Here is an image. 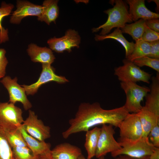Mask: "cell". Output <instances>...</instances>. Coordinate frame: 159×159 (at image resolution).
I'll return each mask as SVG.
<instances>
[{"mask_svg": "<svg viewBox=\"0 0 159 159\" xmlns=\"http://www.w3.org/2000/svg\"><path fill=\"white\" fill-rule=\"evenodd\" d=\"M110 159H138L134 158L125 155H120Z\"/></svg>", "mask_w": 159, "mask_h": 159, "instance_id": "8d00e7d4", "label": "cell"}, {"mask_svg": "<svg viewBox=\"0 0 159 159\" xmlns=\"http://www.w3.org/2000/svg\"><path fill=\"white\" fill-rule=\"evenodd\" d=\"M14 159H37L35 155L28 147L17 146L12 148Z\"/></svg>", "mask_w": 159, "mask_h": 159, "instance_id": "f1b7e54d", "label": "cell"}, {"mask_svg": "<svg viewBox=\"0 0 159 159\" xmlns=\"http://www.w3.org/2000/svg\"><path fill=\"white\" fill-rule=\"evenodd\" d=\"M51 153L53 159H78L82 154L79 148L67 143L56 146Z\"/></svg>", "mask_w": 159, "mask_h": 159, "instance_id": "e0dca14e", "label": "cell"}, {"mask_svg": "<svg viewBox=\"0 0 159 159\" xmlns=\"http://www.w3.org/2000/svg\"><path fill=\"white\" fill-rule=\"evenodd\" d=\"M123 65L115 68L114 74L122 82L134 83L142 81L150 83L151 74L141 69L133 62L127 59L122 61Z\"/></svg>", "mask_w": 159, "mask_h": 159, "instance_id": "5b68a950", "label": "cell"}, {"mask_svg": "<svg viewBox=\"0 0 159 159\" xmlns=\"http://www.w3.org/2000/svg\"><path fill=\"white\" fill-rule=\"evenodd\" d=\"M80 42L81 37L78 32L69 29L66 31L64 36L60 38H51L48 40L47 43L52 50L60 53L65 51L69 52L73 48H79Z\"/></svg>", "mask_w": 159, "mask_h": 159, "instance_id": "9c48e42d", "label": "cell"}, {"mask_svg": "<svg viewBox=\"0 0 159 159\" xmlns=\"http://www.w3.org/2000/svg\"><path fill=\"white\" fill-rule=\"evenodd\" d=\"M138 159H150L149 158V156H145L140 158Z\"/></svg>", "mask_w": 159, "mask_h": 159, "instance_id": "ab89813d", "label": "cell"}, {"mask_svg": "<svg viewBox=\"0 0 159 159\" xmlns=\"http://www.w3.org/2000/svg\"><path fill=\"white\" fill-rule=\"evenodd\" d=\"M22 125L27 133L39 141H44L51 136L50 127L44 125L31 110H29L28 116Z\"/></svg>", "mask_w": 159, "mask_h": 159, "instance_id": "30bf717a", "label": "cell"}, {"mask_svg": "<svg viewBox=\"0 0 159 159\" xmlns=\"http://www.w3.org/2000/svg\"><path fill=\"white\" fill-rule=\"evenodd\" d=\"M146 20L140 19L134 23L126 24L120 29L122 33L130 35L135 41L141 39L147 27Z\"/></svg>", "mask_w": 159, "mask_h": 159, "instance_id": "603a6c76", "label": "cell"}, {"mask_svg": "<svg viewBox=\"0 0 159 159\" xmlns=\"http://www.w3.org/2000/svg\"><path fill=\"white\" fill-rule=\"evenodd\" d=\"M101 128L95 127L86 132L84 146L87 153V159L95 156Z\"/></svg>", "mask_w": 159, "mask_h": 159, "instance_id": "7402d4cb", "label": "cell"}, {"mask_svg": "<svg viewBox=\"0 0 159 159\" xmlns=\"http://www.w3.org/2000/svg\"><path fill=\"white\" fill-rule=\"evenodd\" d=\"M37 159H53L51 153V151L44 154L37 156Z\"/></svg>", "mask_w": 159, "mask_h": 159, "instance_id": "d590c367", "label": "cell"}, {"mask_svg": "<svg viewBox=\"0 0 159 159\" xmlns=\"http://www.w3.org/2000/svg\"><path fill=\"white\" fill-rule=\"evenodd\" d=\"M150 53L148 56L154 58H159V40L149 43Z\"/></svg>", "mask_w": 159, "mask_h": 159, "instance_id": "d6a6232c", "label": "cell"}, {"mask_svg": "<svg viewBox=\"0 0 159 159\" xmlns=\"http://www.w3.org/2000/svg\"><path fill=\"white\" fill-rule=\"evenodd\" d=\"M150 46L149 43L141 39L135 41L133 50L127 59L133 62L136 59L148 56L150 54Z\"/></svg>", "mask_w": 159, "mask_h": 159, "instance_id": "cb8c5ba5", "label": "cell"}, {"mask_svg": "<svg viewBox=\"0 0 159 159\" xmlns=\"http://www.w3.org/2000/svg\"><path fill=\"white\" fill-rule=\"evenodd\" d=\"M129 113L123 106L107 110L103 109L97 102L82 103L75 117L69 120L70 126L62 132V137L66 139L72 134L86 132L100 125H111L118 127Z\"/></svg>", "mask_w": 159, "mask_h": 159, "instance_id": "6da1fadb", "label": "cell"}, {"mask_svg": "<svg viewBox=\"0 0 159 159\" xmlns=\"http://www.w3.org/2000/svg\"><path fill=\"white\" fill-rule=\"evenodd\" d=\"M150 43L159 40V32H156L146 27L140 39Z\"/></svg>", "mask_w": 159, "mask_h": 159, "instance_id": "f546056e", "label": "cell"}, {"mask_svg": "<svg viewBox=\"0 0 159 159\" xmlns=\"http://www.w3.org/2000/svg\"><path fill=\"white\" fill-rule=\"evenodd\" d=\"M27 146L36 156L44 154L51 151V144L45 141H39L29 135L22 125L19 127Z\"/></svg>", "mask_w": 159, "mask_h": 159, "instance_id": "ac0fdd59", "label": "cell"}, {"mask_svg": "<svg viewBox=\"0 0 159 159\" xmlns=\"http://www.w3.org/2000/svg\"><path fill=\"white\" fill-rule=\"evenodd\" d=\"M146 25L150 29L159 32V19H152L146 20Z\"/></svg>", "mask_w": 159, "mask_h": 159, "instance_id": "836d02e7", "label": "cell"}, {"mask_svg": "<svg viewBox=\"0 0 159 159\" xmlns=\"http://www.w3.org/2000/svg\"><path fill=\"white\" fill-rule=\"evenodd\" d=\"M6 51L3 48H0V79L5 76L6 68L8 63L6 57Z\"/></svg>", "mask_w": 159, "mask_h": 159, "instance_id": "1f68e13d", "label": "cell"}, {"mask_svg": "<svg viewBox=\"0 0 159 159\" xmlns=\"http://www.w3.org/2000/svg\"><path fill=\"white\" fill-rule=\"evenodd\" d=\"M149 141L156 148L159 147V126L156 125L151 130L148 135Z\"/></svg>", "mask_w": 159, "mask_h": 159, "instance_id": "4dcf8cb0", "label": "cell"}, {"mask_svg": "<svg viewBox=\"0 0 159 159\" xmlns=\"http://www.w3.org/2000/svg\"><path fill=\"white\" fill-rule=\"evenodd\" d=\"M120 86L126 95L125 108L129 113H138L143 107L141 102L149 92L150 88L130 82H121Z\"/></svg>", "mask_w": 159, "mask_h": 159, "instance_id": "277c9868", "label": "cell"}, {"mask_svg": "<svg viewBox=\"0 0 159 159\" xmlns=\"http://www.w3.org/2000/svg\"><path fill=\"white\" fill-rule=\"evenodd\" d=\"M58 2L57 0L44 1L42 5L43 7L42 14L37 18L38 20L44 21L48 25L52 22L55 23L59 14Z\"/></svg>", "mask_w": 159, "mask_h": 159, "instance_id": "ffe728a7", "label": "cell"}, {"mask_svg": "<svg viewBox=\"0 0 159 159\" xmlns=\"http://www.w3.org/2000/svg\"><path fill=\"white\" fill-rule=\"evenodd\" d=\"M43 10L42 6L37 5L26 1L18 0L16 9L10 17L11 23L18 24L22 19L28 16H36L39 17Z\"/></svg>", "mask_w": 159, "mask_h": 159, "instance_id": "4fadbf2b", "label": "cell"}, {"mask_svg": "<svg viewBox=\"0 0 159 159\" xmlns=\"http://www.w3.org/2000/svg\"><path fill=\"white\" fill-rule=\"evenodd\" d=\"M0 159H14L12 148L7 140L4 130L0 127Z\"/></svg>", "mask_w": 159, "mask_h": 159, "instance_id": "4316f807", "label": "cell"}, {"mask_svg": "<svg viewBox=\"0 0 159 159\" xmlns=\"http://www.w3.org/2000/svg\"><path fill=\"white\" fill-rule=\"evenodd\" d=\"M17 81L16 77L12 79L9 76H6L3 78L0 82L8 91L9 102L14 104L20 102L23 105L24 109L28 110L32 107V105L27 97L24 88L19 85Z\"/></svg>", "mask_w": 159, "mask_h": 159, "instance_id": "8fae6325", "label": "cell"}, {"mask_svg": "<svg viewBox=\"0 0 159 159\" xmlns=\"http://www.w3.org/2000/svg\"><path fill=\"white\" fill-rule=\"evenodd\" d=\"M42 64V70L37 81L29 85H21L24 88L27 95H34L42 85L47 82L54 81L62 84L68 81L65 77L57 75L54 68L51 64Z\"/></svg>", "mask_w": 159, "mask_h": 159, "instance_id": "7c38bea8", "label": "cell"}, {"mask_svg": "<svg viewBox=\"0 0 159 159\" xmlns=\"http://www.w3.org/2000/svg\"><path fill=\"white\" fill-rule=\"evenodd\" d=\"M129 6V12L133 21L140 19L145 20L152 19H159V14L153 12L146 6L144 0H126Z\"/></svg>", "mask_w": 159, "mask_h": 159, "instance_id": "5bb4252c", "label": "cell"}, {"mask_svg": "<svg viewBox=\"0 0 159 159\" xmlns=\"http://www.w3.org/2000/svg\"><path fill=\"white\" fill-rule=\"evenodd\" d=\"M103 157H102L99 158V159H104ZM78 159H87L82 154L78 158Z\"/></svg>", "mask_w": 159, "mask_h": 159, "instance_id": "74e56055", "label": "cell"}, {"mask_svg": "<svg viewBox=\"0 0 159 159\" xmlns=\"http://www.w3.org/2000/svg\"><path fill=\"white\" fill-rule=\"evenodd\" d=\"M19 127L9 130H4L12 148L17 146L27 147Z\"/></svg>", "mask_w": 159, "mask_h": 159, "instance_id": "484cf974", "label": "cell"}, {"mask_svg": "<svg viewBox=\"0 0 159 159\" xmlns=\"http://www.w3.org/2000/svg\"><path fill=\"white\" fill-rule=\"evenodd\" d=\"M149 158L150 159H159V148L155 147Z\"/></svg>", "mask_w": 159, "mask_h": 159, "instance_id": "e575fe53", "label": "cell"}, {"mask_svg": "<svg viewBox=\"0 0 159 159\" xmlns=\"http://www.w3.org/2000/svg\"><path fill=\"white\" fill-rule=\"evenodd\" d=\"M152 1L154 2L157 5V9L158 10V9L159 10V0H152Z\"/></svg>", "mask_w": 159, "mask_h": 159, "instance_id": "f35d334b", "label": "cell"}, {"mask_svg": "<svg viewBox=\"0 0 159 159\" xmlns=\"http://www.w3.org/2000/svg\"><path fill=\"white\" fill-rule=\"evenodd\" d=\"M150 91L146 97L145 105L146 109L159 116V73L151 78Z\"/></svg>", "mask_w": 159, "mask_h": 159, "instance_id": "9a60e30c", "label": "cell"}, {"mask_svg": "<svg viewBox=\"0 0 159 159\" xmlns=\"http://www.w3.org/2000/svg\"><path fill=\"white\" fill-rule=\"evenodd\" d=\"M27 51L32 61L34 62L51 65L55 59L50 48L39 47L34 44H29Z\"/></svg>", "mask_w": 159, "mask_h": 159, "instance_id": "2e32d148", "label": "cell"}, {"mask_svg": "<svg viewBox=\"0 0 159 159\" xmlns=\"http://www.w3.org/2000/svg\"><path fill=\"white\" fill-rule=\"evenodd\" d=\"M95 39L96 41H100L107 39L116 40L121 44L125 49L126 59H127L132 52L135 45L133 42H129L124 37L120 28H116L110 34L104 35H95Z\"/></svg>", "mask_w": 159, "mask_h": 159, "instance_id": "d6986e66", "label": "cell"}, {"mask_svg": "<svg viewBox=\"0 0 159 159\" xmlns=\"http://www.w3.org/2000/svg\"><path fill=\"white\" fill-rule=\"evenodd\" d=\"M14 6L11 4H7L3 1L0 7V44L9 40L8 30L5 29L2 26V21L3 18L9 15Z\"/></svg>", "mask_w": 159, "mask_h": 159, "instance_id": "d4e9b609", "label": "cell"}, {"mask_svg": "<svg viewBox=\"0 0 159 159\" xmlns=\"http://www.w3.org/2000/svg\"><path fill=\"white\" fill-rule=\"evenodd\" d=\"M21 108L10 102L0 103V127L4 130L18 128L24 121Z\"/></svg>", "mask_w": 159, "mask_h": 159, "instance_id": "8992f818", "label": "cell"}, {"mask_svg": "<svg viewBox=\"0 0 159 159\" xmlns=\"http://www.w3.org/2000/svg\"><path fill=\"white\" fill-rule=\"evenodd\" d=\"M111 1L115 4L112 8L105 10L104 12L108 15L106 21L97 28L92 29L93 32H97L101 29L100 35L107 34L115 28H121L127 23L133 21L129 12V7L125 1L122 0Z\"/></svg>", "mask_w": 159, "mask_h": 159, "instance_id": "7a4b0ae2", "label": "cell"}, {"mask_svg": "<svg viewBox=\"0 0 159 159\" xmlns=\"http://www.w3.org/2000/svg\"><path fill=\"white\" fill-rule=\"evenodd\" d=\"M118 127L120 130V140L134 141L143 136L142 124L136 113H129Z\"/></svg>", "mask_w": 159, "mask_h": 159, "instance_id": "52a82bcc", "label": "cell"}, {"mask_svg": "<svg viewBox=\"0 0 159 159\" xmlns=\"http://www.w3.org/2000/svg\"><path fill=\"white\" fill-rule=\"evenodd\" d=\"M121 148L111 153L115 158L120 155H125L136 159L150 155L155 147L150 142L148 137H142L134 141L119 140Z\"/></svg>", "mask_w": 159, "mask_h": 159, "instance_id": "3957f363", "label": "cell"}, {"mask_svg": "<svg viewBox=\"0 0 159 159\" xmlns=\"http://www.w3.org/2000/svg\"><path fill=\"white\" fill-rule=\"evenodd\" d=\"M113 127L111 125H102L96 152L95 156L97 158L103 157L108 153L121 148L119 143L114 138L115 132Z\"/></svg>", "mask_w": 159, "mask_h": 159, "instance_id": "ba28073f", "label": "cell"}, {"mask_svg": "<svg viewBox=\"0 0 159 159\" xmlns=\"http://www.w3.org/2000/svg\"><path fill=\"white\" fill-rule=\"evenodd\" d=\"M136 114L142 124L143 130L142 137H148L152 129L159 124V116L144 108L143 106L140 110Z\"/></svg>", "mask_w": 159, "mask_h": 159, "instance_id": "44dd1931", "label": "cell"}, {"mask_svg": "<svg viewBox=\"0 0 159 159\" xmlns=\"http://www.w3.org/2000/svg\"><path fill=\"white\" fill-rule=\"evenodd\" d=\"M133 62L139 67L147 66L159 73V58H154L147 56L143 57L134 60Z\"/></svg>", "mask_w": 159, "mask_h": 159, "instance_id": "83f0119b", "label": "cell"}]
</instances>
